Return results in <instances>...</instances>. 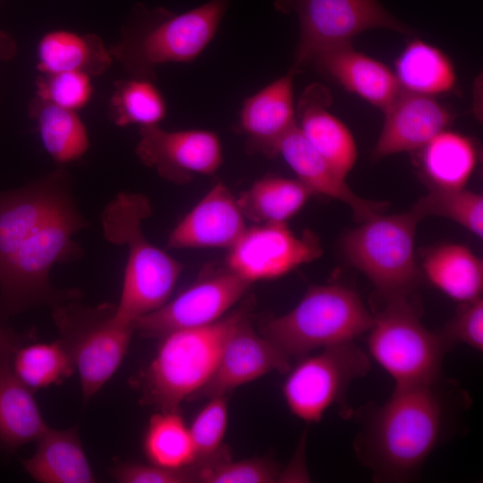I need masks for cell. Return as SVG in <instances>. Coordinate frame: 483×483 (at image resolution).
I'll return each mask as SVG.
<instances>
[{"instance_id": "cell-31", "label": "cell", "mask_w": 483, "mask_h": 483, "mask_svg": "<svg viewBox=\"0 0 483 483\" xmlns=\"http://www.w3.org/2000/svg\"><path fill=\"white\" fill-rule=\"evenodd\" d=\"M10 365L17 378L32 392L59 385L75 371L72 357L62 339L25 343L14 352Z\"/></svg>"}, {"instance_id": "cell-39", "label": "cell", "mask_w": 483, "mask_h": 483, "mask_svg": "<svg viewBox=\"0 0 483 483\" xmlns=\"http://www.w3.org/2000/svg\"><path fill=\"white\" fill-rule=\"evenodd\" d=\"M30 337L0 326V365L11 362L14 352Z\"/></svg>"}, {"instance_id": "cell-14", "label": "cell", "mask_w": 483, "mask_h": 483, "mask_svg": "<svg viewBox=\"0 0 483 483\" xmlns=\"http://www.w3.org/2000/svg\"><path fill=\"white\" fill-rule=\"evenodd\" d=\"M136 156L162 178L185 184L197 174H215L223 162L219 137L211 131H166L160 125L140 127Z\"/></svg>"}, {"instance_id": "cell-17", "label": "cell", "mask_w": 483, "mask_h": 483, "mask_svg": "<svg viewBox=\"0 0 483 483\" xmlns=\"http://www.w3.org/2000/svg\"><path fill=\"white\" fill-rule=\"evenodd\" d=\"M384 113V126L372 151L376 159L419 149L455 117L433 97L402 89Z\"/></svg>"}, {"instance_id": "cell-41", "label": "cell", "mask_w": 483, "mask_h": 483, "mask_svg": "<svg viewBox=\"0 0 483 483\" xmlns=\"http://www.w3.org/2000/svg\"><path fill=\"white\" fill-rule=\"evenodd\" d=\"M3 1H4V0H0V4H2Z\"/></svg>"}, {"instance_id": "cell-11", "label": "cell", "mask_w": 483, "mask_h": 483, "mask_svg": "<svg viewBox=\"0 0 483 483\" xmlns=\"http://www.w3.org/2000/svg\"><path fill=\"white\" fill-rule=\"evenodd\" d=\"M370 369L365 352L354 341L320 349L299 358L286 372L282 393L292 414L315 423L344 399L351 384Z\"/></svg>"}, {"instance_id": "cell-15", "label": "cell", "mask_w": 483, "mask_h": 483, "mask_svg": "<svg viewBox=\"0 0 483 483\" xmlns=\"http://www.w3.org/2000/svg\"><path fill=\"white\" fill-rule=\"evenodd\" d=\"M248 309V306L242 307L225 342L213 376L192 399L226 395L268 373H286L291 368V358L268 338L254 331Z\"/></svg>"}, {"instance_id": "cell-24", "label": "cell", "mask_w": 483, "mask_h": 483, "mask_svg": "<svg viewBox=\"0 0 483 483\" xmlns=\"http://www.w3.org/2000/svg\"><path fill=\"white\" fill-rule=\"evenodd\" d=\"M417 151L419 167L429 188H465L479 159L471 138L447 130Z\"/></svg>"}, {"instance_id": "cell-28", "label": "cell", "mask_w": 483, "mask_h": 483, "mask_svg": "<svg viewBox=\"0 0 483 483\" xmlns=\"http://www.w3.org/2000/svg\"><path fill=\"white\" fill-rule=\"evenodd\" d=\"M28 114L37 125L46 152L60 165L81 158L89 148L87 128L77 111L34 97Z\"/></svg>"}, {"instance_id": "cell-3", "label": "cell", "mask_w": 483, "mask_h": 483, "mask_svg": "<svg viewBox=\"0 0 483 483\" xmlns=\"http://www.w3.org/2000/svg\"><path fill=\"white\" fill-rule=\"evenodd\" d=\"M151 215L148 197L128 191L118 193L101 213L106 240L126 246L128 250L114 317L133 326L139 318L157 309L169 300L183 269L179 261L146 238L142 223Z\"/></svg>"}, {"instance_id": "cell-26", "label": "cell", "mask_w": 483, "mask_h": 483, "mask_svg": "<svg viewBox=\"0 0 483 483\" xmlns=\"http://www.w3.org/2000/svg\"><path fill=\"white\" fill-rule=\"evenodd\" d=\"M422 267L428 281L460 303L481 297L483 263L468 247L445 244L428 250Z\"/></svg>"}, {"instance_id": "cell-16", "label": "cell", "mask_w": 483, "mask_h": 483, "mask_svg": "<svg viewBox=\"0 0 483 483\" xmlns=\"http://www.w3.org/2000/svg\"><path fill=\"white\" fill-rule=\"evenodd\" d=\"M246 228L237 199L225 183L218 182L171 231L167 247L229 250Z\"/></svg>"}, {"instance_id": "cell-8", "label": "cell", "mask_w": 483, "mask_h": 483, "mask_svg": "<svg viewBox=\"0 0 483 483\" xmlns=\"http://www.w3.org/2000/svg\"><path fill=\"white\" fill-rule=\"evenodd\" d=\"M419 219L411 211L377 214L343 240L349 262L362 272L386 300L409 297L419 280L415 233Z\"/></svg>"}, {"instance_id": "cell-30", "label": "cell", "mask_w": 483, "mask_h": 483, "mask_svg": "<svg viewBox=\"0 0 483 483\" xmlns=\"http://www.w3.org/2000/svg\"><path fill=\"white\" fill-rule=\"evenodd\" d=\"M143 451L150 463L184 469L196 462L189 426L175 410H160L149 419L143 437Z\"/></svg>"}, {"instance_id": "cell-12", "label": "cell", "mask_w": 483, "mask_h": 483, "mask_svg": "<svg viewBox=\"0 0 483 483\" xmlns=\"http://www.w3.org/2000/svg\"><path fill=\"white\" fill-rule=\"evenodd\" d=\"M250 284L226 267L207 271L176 297L139 318L135 331L160 338L173 331L213 324L225 317Z\"/></svg>"}, {"instance_id": "cell-34", "label": "cell", "mask_w": 483, "mask_h": 483, "mask_svg": "<svg viewBox=\"0 0 483 483\" xmlns=\"http://www.w3.org/2000/svg\"><path fill=\"white\" fill-rule=\"evenodd\" d=\"M196 482L272 483L280 481L282 471L272 461L250 458L232 461L225 447L211 460L192 465Z\"/></svg>"}, {"instance_id": "cell-10", "label": "cell", "mask_w": 483, "mask_h": 483, "mask_svg": "<svg viewBox=\"0 0 483 483\" xmlns=\"http://www.w3.org/2000/svg\"><path fill=\"white\" fill-rule=\"evenodd\" d=\"M276 11L294 13L300 38L289 70L301 72L320 53L351 43L371 29H387L413 35L411 28L389 13L378 0H275Z\"/></svg>"}, {"instance_id": "cell-5", "label": "cell", "mask_w": 483, "mask_h": 483, "mask_svg": "<svg viewBox=\"0 0 483 483\" xmlns=\"http://www.w3.org/2000/svg\"><path fill=\"white\" fill-rule=\"evenodd\" d=\"M373 314L360 295L339 284L310 286L289 312L264 320L261 333L289 358L352 342L367 333Z\"/></svg>"}, {"instance_id": "cell-27", "label": "cell", "mask_w": 483, "mask_h": 483, "mask_svg": "<svg viewBox=\"0 0 483 483\" xmlns=\"http://www.w3.org/2000/svg\"><path fill=\"white\" fill-rule=\"evenodd\" d=\"M394 73L401 89L429 97L452 91L457 82L451 59L419 38L402 49L394 62Z\"/></svg>"}, {"instance_id": "cell-36", "label": "cell", "mask_w": 483, "mask_h": 483, "mask_svg": "<svg viewBox=\"0 0 483 483\" xmlns=\"http://www.w3.org/2000/svg\"><path fill=\"white\" fill-rule=\"evenodd\" d=\"M35 87L36 97L74 111L87 106L93 95L91 76L80 72L39 73Z\"/></svg>"}, {"instance_id": "cell-23", "label": "cell", "mask_w": 483, "mask_h": 483, "mask_svg": "<svg viewBox=\"0 0 483 483\" xmlns=\"http://www.w3.org/2000/svg\"><path fill=\"white\" fill-rule=\"evenodd\" d=\"M114 60L109 47L94 33L55 30L45 33L37 46L36 67L43 74L80 72L99 76Z\"/></svg>"}, {"instance_id": "cell-33", "label": "cell", "mask_w": 483, "mask_h": 483, "mask_svg": "<svg viewBox=\"0 0 483 483\" xmlns=\"http://www.w3.org/2000/svg\"><path fill=\"white\" fill-rule=\"evenodd\" d=\"M420 220L428 216L456 222L478 237L483 235V197L461 189L429 188L411 209Z\"/></svg>"}, {"instance_id": "cell-21", "label": "cell", "mask_w": 483, "mask_h": 483, "mask_svg": "<svg viewBox=\"0 0 483 483\" xmlns=\"http://www.w3.org/2000/svg\"><path fill=\"white\" fill-rule=\"evenodd\" d=\"M331 95L322 84H310L301 96L297 108V125L307 140L343 178L357 159L354 139L342 121L327 107Z\"/></svg>"}, {"instance_id": "cell-13", "label": "cell", "mask_w": 483, "mask_h": 483, "mask_svg": "<svg viewBox=\"0 0 483 483\" xmlns=\"http://www.w3.org/2000/svg\"><path fill=\"white\" fill-rule=\"evenodd\" d=\"M322 252L319 238L310 230L297 235L287 223L255 224L229 249L225 267L252 284L282 277Z\"/></svg>"}, {"instance_id": "cell-20", "label": "cell", "mask_w": 483, "mask_h": 483, "mask_svg": "<svg viewBox=\"0 0 483 483\" xmlns=\"http://www.w3.org/2000/svg\"><path fill=\"white\" fill-rule=\"evenodd\" d=\"M311 64L348 91L383 111L402 90L394 72L383 63L356 51L351 43L320 53Z\"/></svg>"}, {"instance_id": "cell-29", "label": "cell", "mask_w": 483, "mask_h": 483, "mask_svg": "<svg viewBox=\"0 0 483 483\" xmlns=\"http://www.w3.org/2000/svg\"><path fill=\"white\" fill-rule=\"evenodd\" d=\"M313 195L296 178L270 174L254 182L236 199L246 220L269 224L287 223Z\"/></svg>"}, {"instance_id": "cell-1", "label": "cell", "mask_w": 483, "mask_h": 483, "mask_svg": "<svg viewBox=\"0 0 483 483\" xmlns=\"http://www.w3.org/2000/svg\"><path fill=\"white\" fill-rule=\"evenodd\" d=\"M88 225L64 166L0 192V309L19 313L51 300L49 274L82 256L73 236Z\"/></svg>"}, {"instance_id": "cell-35", "label": "cell", "mask_w": 483, "mask_h": 483, "mask_svg": "<svg viewBox=\"0 0 483 483\" xmlns=\"http://www.w3.org/2000/svg\"><path fill=\"white\" fill-rule=\"evenodd\" d=\"M228 425L226 395H216L199 410L189 426L196 453L195 463L211 460L226 446L223 440Z\"/></svg>"}, {"instance_id": "cell-40", "label": "cell", "mask_w": 483, "mask_h": 483, "mask_svg": "<svg viewBox=\"0 0 483 483\" xmlns=\"http://www.w3.org/2000/svg\"><path fill=\"white\" fill-rule=\"evenodd\" d=\"M18 54V44L9 33L0 30V62L13 60Z\"/></svg>"}, {"instance_id": "cell-22", "label": "cell", "mask_w": 483, "mask_h": 483, "mask_svg": "<svg viewBox=\"0 0 483 483\" xmlns=\"http://www.w3.org/2000/svg\"><path fill=\"white\" fill-rule=\"evenodd\" d=\"M34 454L22 461L26 471L41 483H93L96 476L76 427L47 428L37 440Z\"/></svg>"}, {"instance_id": "cell-38", "label": "cell", "mask_w": 483, "mask_h": 483, "mask_svg": "<svg viewBox=\"0 0 483 483\" xmlns=\"http://www.w3.org/2000/svg\"><path fill=\"white\" fill-rule=\"evenodd\" d=\"M120 483H191L196 482L193 467L169 469L153 463H121L112 470Z\"/></svg>"}, {"instance_id": "cell-7", "label": "cell", "mask_w": 483, "mask_h": 483, "mask_svg": "<svg viewBox=\"0 0 483 483\" xmlns=\"http://www.w3.org/2000/svg\"><path fill=\"white\" fill-rule=\"evenodd\" d=\"M368 349L395 386L429 383L443 377L445 352L451 348L441 334L428 330L409 297L386 300L373 314Z\"/></svg>"}, {"instance_id": "cell-4", "label": "cell", "mask_w": 483, "mask_h": 483, "mask_svg": "<svg viewBox=\"0 0 483 483\" xmlns=\"http://www.w3.org/2000/svg\"><path fill=\"white\" fill-rule=\"evenodd\" d=\"M230 0H209L181 13L139 4L109 47L129 77L156 79V69L168 63L195 60L215 38Z\"/></svg>"}, {"instance_id": "cell-37", "label": "cell", "mask_w": 483, "mask_h": 483, "mask_svg": "<svg viewBox=\"0 0 483 483\" xmlns=\"http://www.w3.org/2000/svg\"><path fill=\"white\" fill-rule=\"evenodd\" d=\"M439 333L450 347L455 343H463L482 352V297L462 302L453 318Z\"/></svg>"}, {"instance_id": "cell-2", "label": "cell", "mask_w": 483, "mask_h": 483, "mask_svg": "<svg viewBox=\"0 0 483 483\" xmlns=\"http://www.w3.org/2000/svg\"><path fill=\"white\" fill-rule=\"evenodd\" d=\"M462 392L444 377L395 386L390 398L367 409L354 443L360 462L377 481L413 479L450 429Z\"/></svg>"}, {"instance_id": "cell-25", "label": "cell", "mask_w": 483, "mask_h": 483, "mask_svg": "<svg viewBox=\"0 0 483 483\" xmlns=\"http://www.w3.org/2000/svg\"><path fill=\"white\" fill-rule=\"evenodd\" d=\"M48 428L32 391L12 370L10 362L0 365V446L13 453L37 441Z\"/></svg>"}, {"instance_id": "cell-6", "label": "cell", "mask_w": 483, "mask_h": 483, "mask_svg": "<svg viewBox=\"0 0 483 483\" xmlns=\"http://www.w3.org/2000/svg\"><path fill=\"white\" fill-rule=\"evenodd\" d=\"M242 308L201 327L170 332L160 337L156 354L141 377L144 399L160 410H175L191 400L213 376Z\"/></svg>"}, {"instance_id": "cell-9", "label": "cell", "mask_w": 483, "mask_h": 483, "mask_svg": "<svg viewBox=\"0 0 483 483\" xmlns=\"http://www.w3.org/2000/svg\"><path fill=\"white\" fill-rule=\"evenodd\" d=\"M114 310L115 305L107 303L54 306L53 318L78 371L84 402L116 372L135 331L133 325L116 319Z\"/></svg>"}, {"instance_id": "cell-19", "label": "cell", "mask_w": 483, "mask_h": 483, "mask_svg": "<svg viewBox=\"0 0 483 483\" xmlns=\"http://www.w3.org/2000/svg\"><path fill=\"white\" fill-rule=\"evenodd\" d=\"M277 155L284 158L296 179L314 195H323L344 203L358 220L363 222L382 213L387 207L386 202L367 199L354 193L345 178L307 140L297 123L280 140Z\"/></svg>"}, {"instance_id": "cell-32", "label": "cell", "mask_w": 483, "mask_h": 483, "mask_svg": "<svg viewBox=\"0 0 483 483\" xmlns=\"http://www.w3.org/2000/svg\"><path fill=\"white\" fill-rule=\"evenodd\" d=\"M165 114V100L154 80L129 77L114 81L109 117L116 126L158 125Z\"/></svg>"}, {"instance_id": "cell-18", "label": "cell", "mask_w": 483, "mask_h": 483, "mask_svg": "<svg viewBox=\"0 0 483 483\" xmlns=\"http://www.w3.org/2000/svg\"><path fill=\"white\" fill-rule=\"evenodd\" d=\"M293 77L288 72L244 100L237 127L250 153L275 157L280 140L297 123Z\"/></svg>"}]
</instances>
